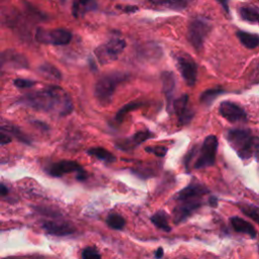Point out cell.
Listing matches in <instances>:
<instances>
[{
	"label": "cell",
	"mask_w": 259,
	"mask_h": 259,
	"mask_svg": "<svg viewBox=\"0 0 259 259\" xmlns=\"http://www.w3.org/2000/svg\"><path fill=\"white\" fill-rule=\"evenodd\" d=\"M18 103L44 112L66 116L73 110L69 94L60 86L50 85L40 90L27 93L19 98Z\"/></svg>",
	"instance_id": "cell-1"
},
{
	"label": "cell",
	"mask_w": 259,
	"mask_h": 259,
	"mask_svg": "<svg viewBox=\"0 0 259 259\" xmlns=\"http://www.w3.org/2000/svg\"><path fill=\"white\" fill-rule=\"evenodd\" d=\"M227 140L242 160L249 159L259 150V138L248 128H233L227 133Z\"/></svg>",
	"instance_id": "cell-2"
},
{
	"label": "cell",
	"mask_w": 259,
	"mask_h": 259,
	"mask_svg": "<svg viewBox=\"0 0 259 259\" xmlns=\"http://www.w3.org/2000/svg\"><path fill=\"white\" fill-rule=\"evenodd\" d=\"M128 75L123 72L113 71L103 74L95 83L94 96L97 101L103 105H108L113 97L114 91L118 84L125 81Z\"/></svg>",
	"instance_id": "cell-3"
},
{
	"label": "cell",
	"mask_w": 259,
	"mask_h": 259,
	"mask_svg": "<svg viewBox=\"0 0 259 259\" xmlns=\"http://www.w3.org/2000/svg\"><path fill=\"white\" fill-rule=\"evenodd\" d=\"M210 28L211 26L209 22L204 18L196 17L189 22L186 36L196 51H199L203 47V42L210 31Z\"/></svg>",
	"instance_id": "cell-4"
},
{
	"label": "cell",
	"mask_w": 259,
	"mask_h": 259,
	"mask_svg": "<svg viewBox=\"0 0 259 259\" xmlns=\"http://www.w3.org/2000/svg\"><path fill=\"white\" fill-rule=\"evenodd\" d=\"M126 44L121 38H111L110 40L98 46L94 54L97 61L101 65L111 63L117 59L119 54L124 50Z\"/></svg>",
	"instance_id": "cell-5"
},
{
	"label": "cell",
	"mask_w": 259,
	"mask_h": 259,
	"mask_svg": "<svg viewBox=\"0 0 259 259\" xmlns=\"http://www.w3.org/2000/svg\"><path fill=\"white\" fill-rule=\"evenodd\" d=\"M35 39L41 44L65 46L72 39V33L65 28L46 29L38 27L35 31Z\"/></svg>",
	"instance_id": "cell-6"
},
{
	"label": "cell",
	"mask_w": 259,
	"mask_h": 259,
	"mask_svg": "<svg viewBox=\"0 0 259 259\" xmlns=\"http://www.w3.org/2000/svg\"><path fill=\"white\" fill-rule=\"evenodd\" d=\"M174 61L181 77L188 86H194L197 78V66L190 55L186 53H176Z\"/></svg>",
	"instance_id": "cell-7"
},
{
	"label": "cell",
	"mask_w": 259,
	"mask_h": 259,
	"mask_svg": "<svg viewBox=\"0 0 259 259\" xmlns=\"http://www.w3.org/2000/svg\"><path fill=\"white\" fill-rule=\"evenodd\" d=\"M218 150V139L215 136H208L204 139L197 156L196 161L193 164V168L200 169L212 166L215 162V155Z\"/></svg>",
	"instance_id": "cell-8"
},
{
	"label": "cell",
	"mask_w": 259,
	"mask_h": 259,
	"mask_svg": "<svg viewBox=\"0 0 259 259\" xmlns=\"http://www.w3.org/2000/svg\"><path fill=\"white\" fill-rule=\"evenodd\" d=\"M73 172L77 173V179L80 181H83L87 178L86 171L82 168L81 165H79L75 161L63 160V161L52 164L48 169V173L54 177H61L64 174L73 173Z\"/></svg>",
	"instance_id": "cell-9"
},
{
	"label": "cell",
	"mask_w": 259,
	"mask_h": 259,
	"mask_svg": "<svg viewBox=\"0 0 259 259\" xmlns=\"http://www.w3.org/2000/svg\"><path fill=\"white\" fill-rule=\"evenodd\" d=\"M219 112L230 122H244L247 120L246 111L233 101H223L220 104Z\"/></svg>",
	"instance_id": "cell-10"
},
{
	"label": "cell",
	"mask_w": 259,
	"mask_h": 259,
	"mask_svg": "<svg viewBox=\"0 0 259 259\" xmlns=\"http://www.w3.org/2000/svg\"><path fill=\"white\" fill-rule=\"evenodd\" d=\"M161 80H162V88H163V93L166 98V103H167V110L168 112L173 111V97H174V92H175V87H176V78L172 72L169 71H164L161 74Z\"/></svg>",
	"instance_id": "cell-11"
},
{
	"label": "cell",
	"mask_w": 259,
	"mask_h": 259,
	"mask_svg": "<svg viewBox=\"0 0 259 259\" xmlns=\"http://www.w3.org/2000/svg\"><path fill=\"white\" fill-rule=\"evenodd\" d=\"M1 66L8 69H24L28 67V62L23 55L13 50H6L1 55Z\"/></svg>",
	"instance_id": "cell-12"
},
{
	"label": "cell",
	"mask_w": 259,
	"mask_h": 259,
	"mask_svg": "<svg viewBox=\"0 0 259 259\" xmlns=\"http://www.w3.org/2000/svg\"><path fill=\"white\" fill-rule=\"evenodd\" d=\"M173 110L178 116L179 124H187L193 116L192 110L188 106V95L182 94L173 103Z\"/></svg>",
	"instance_id": "cell-13"
},
{
	"label": "cell",
	"mask_w": 259,
	"mask_h": 259,
	"mask_svg": "<svg viewBox=\"0 0 259 259\" xmlns=\"http://www.w3.org/2000/svg\"><path fill=\"white\" fill-rule=\"evenodd\" d=\"M208 190L206 187L201 185L200 183L197 182H192L189 185H187L185 188H183L181 191H179L175 199L180 200V201H186V200H195L201 197L202 195L206 194Z\"/></svg>",
	"instance_id": "cell-14"
},
{
	"label": "cell",
	"mask_w": 259,
	"mask_h": 259,
	"mask_svg": "<svg viewBox=\"0 0 259 259\" xmlns=\"http://www.w3.org/2000/svg\"><path fill=\"white\" fill-rule=\"evenodd\" d=\"M41 228L53 236H68L75 232L74 226L67 222H53L47 221L41 224Z\"/></svg>",
	"instance_id": "cell-15"
},
{
	"label": "cell",
	"mask_w": 259,
	"mask_h": 259,
	"mask_svg": "<svg viewBox=\"0 0 259 259\" xmlns=\"http://www.w3.org/2000/svg\"><path fill=\"white\" fill-rule=\"evenodd\" d=\"M201 202L197 199L195 200H186L183 201L181 205H177L173 211V219L176 224L186 220L194 210L200 207Z\"/></svg>",
	"instance_id": "cell-16"
},
{
	"label": "cell",
	"mask_w": 259,
	"mask_h": 259,
	"mask_svg": "<svg viewBox=\"0 0 259 259\" xmlns=\"http://www.w3.org/2000/svg\"><path fill=\"white\" fill-rule=\"evenodd\" d=\"M230 223H231L232 228L236 232L246 234V235L250 236L251 238H256L257 237V231L254 228V226L251 223L243 220L242 218L232 217L230 219Z\"/></svg>",
	"instance_id": "cell-17"
},
{
	"label": "cell",
	"mask_w": 259,
	"mask_h": 259,
	"mask_svg": "<svg viewBox=\"0 0 259 259\" xmlns=\"http://www.w3.org/2000/svg\"><path fill=\"white\" fill-rule=\"evenodd\" d=\"M149 1L153 6L178 11L188 7L193 0H149Z\"/></svg>",
	"instance_id": "cell-18"
},
{
	"label": "cell",
	"mask_w": 259,
	"mask_h": 259,
	"mask_svg": "<svg viewBox=\"0 0 259 259\" xmlns=\"http://www.w3.org/2000/svg\"><path fill=\"white\" fill-rule=\"evenodd\" d=\"M153 135L150 132H148V131H141V132L136 133L133 138L119 142L118 144H116V146L118 148H120V149L122 148V149H125V150H130V149H133L136 146L140 145L141 143L145 142L146 140H148Z\"/></svg>",
	"instance_id": "cell-19"
},
{
	"label": "cell",
	"mask_w": 259,
	"mask_h": 259,
	"mask_svg": "<svg viewBox=\"0 0 259 259\" xmlns=\"http://www.w3.org/2000/svg\"><path fill=\"white\" fill-rule=\"evenodd\" d=\"M238 12L242 19L249 22L259 23V7L253 5H244L239 8Z\"/></svg>",
	"instance_id": "cell-20"
},
{
	"label": "cell",
	"mask_w": 259,
	"mask_h": 259,
	"mask_svg": "<svg viewBox=\"0 0 259 259\" xmlns=\"http://www.w3.org/2000/svg\"><path fill=\"white\" fill-rule=\"evenodd\" d=\"M237 36L241 44L248 49H255L259 46V34L238 30Z\"/></svg>",
	"instance_id": "cell-21"
},
{
	"label": "cell",
	"mask_w": 259,
	"mask_h": 259,
	"mask_svg": "<svg viewBox=\"0 0 259 259\" xmlns=\"http://www.w3.org/2000/svg\"><path fill=\"white\" fill-rule=\"evenodd\" d=\"M87 154L97 158L98 160L103 161L106 164H110L115 161V156L112 153H110L108 150L101 147L90 148L87 150Z\"/></svg>",
	"instance_id": "cell-22"
},
{
	"label": "cell",
	"mask_w": 259,
	"mask_h": 259,
	"mask_svg": "<svg viewBox=\"0 0 259 259\" xmlns=\"http://www.w3.org/2000/svg\"><path fill=\"white\" fill-rule=\"evenodd\" d=\"M152 223L160 230L165 232H170L171 227L168 224V215L164 210H159L155 212L151 218Z\"/></svg>",
	"instance_id": "cell-23"
},
{
	"label": "cell",
	"mask_w": 259,
	"mask_h": 259,
	"mask_svg": "<svg viewBox=\"0 0 259 259\" xmlns=\"http://www.w3.org/2000/svg\"><path fill=\"white\" fill-rule=\"evenodd\" d=\"M238 207L240 210L253 221L259 224V207L251 204V203H246V202H240L238 203Z\"/></svg>",
	"instance_id": "cell-24"
},
{
	"label": "cell",
	"mask_w": 259,
	"mask_h": 259,
	"mask_svg": "<svg viewBox=\"0 0 259 259\" xmlns=\"http://www.w3.org/2000/svg\"><path fill=\"white\" fill-rule=\"evenodd\" d=\"M106 224L114 230H122L125 226V220L123 219V217H121L120 214L116 213V212H110L106 219H105Z\"/></svg>",
	"instance_id": "cell-25"
},
{
	"label": "cell",
	"mask_w": 259,
	"mask_h": 259,
	"mask_svg": "<svg viewBox=\"0 0 259 259\" xmlns=\"http://www.w3.org/2000/svg\"><path fill=\"white\" fill-rule=\"evenodd\" d=\"M38 71L40 72L41 75L48 77V78H51V79H54V80H61L62 79V74L61 72L55 67L53 66L52 64H42L39 66L38 68Z\"/></svg>",
	"instance_id": "cell-26"
},
{
	"label": "cell",
	"mask_w": 259,
	"mask_h": 259,
	"mask_svg": "<svg viewBox=\"0 0 259 259\" xmlns=\"http://www.w3.org/2000/svg\"><path fill=\"white\" fill-rule=\"evenodd\" d=\"M93 0H74L73 3V14L77 17L80 14L83 15L86 13L88 10H90L93 5H92Z\"/></svg>",
	"instance_id": "cell-27"
},
{
	"label": "cell",
	"mask_w": 259,
	"mask_h": 259,
	"mask_svg": "<svg viewBox=\"0 0 259 259\" xmlns=\"http://www.w3.org/2000/svg\"><path fill=\"white\" fill-rule=\"evenodd\" d=\"M225 91L222 88H211V89H207L205 91H203L200 95V102L205 104V105H209L219 95H221L222 93H224Z\"/></svg>",
	"instance_id": "cell-28"
},
{
	"label": "cell",
	"mask_w": 259,
	"mask_h": 259,
	"mask_svg": "<svg viewBox=\"0 0 259 259\" xmlns=\"http://www.w3.org/2000/svg\"><path fill=\"white\" fill-rule=\"evenodd\" d=\"M1 130L2 131H6L8 133H11L12 135H14L18 140H20L22 143H25V144H29V139L26 138V136L19 131V128L15 125H12V124H2L1 125Z\"/></svg>",
	"instance_id": "cell-29"
},
{
	"label": "cell",
	"mask_w": 259,
	"mask_h": 259,
	"mask_svg": "<svg viewBox=\"0 0 259 259\" xmlns=\"http://www.w3.org/2000/svg\"><path fill=\"white\" fill-rule=\"evenodd\" d=\"M82 259H101V255L94 247H86L81 252Z\"/></svg>",
	"instance_id": "cell-30"
},
{
	"label": "cell",
	"mask_w": 259,
	"mask_h": 259,
	"mask_svg": "<svg viewBox=\"0 0 259 259\" xmlns=\"http://www.w3.org/2000/svg\"><path fill=\"white\" fill-rule=\"evenodd\" d=\"M139 106H141V103H139V102H131V103H128V104H125V105H124L123 107H121V108L119 109V111L116 113L115 119L118 120V121H120V120L123 118V116H124L128 111H131V110H133V109H136V108L139 107Z\"/></svg>",
	"instance_id": "cell-31"
},
{
	"label": "cell",
	"mask_w": 259,
	"mask_h": 259,
	"mask_svg": "<svg viewBox=\"0 0 259 259\" xmlns=\"http://www.w3.org/2000/svg\"><path fill=\"white\" fill-rule=\"evenodd\" d=\"M145 150L146 152L152 153L157 157H164L167 153V149L162 146H149V147H146Z\"/></svg>",
	"instance_id": "cell-32"
},
{
	"label": "cell",
	"mask_w": 259,
	"mask_h": 259,
	"mask_svg": "<svg viewBox=\"0 0 259 259\" xmlns=\"http://www.w3.org/2000/svg\"><path fill=\"white\" fill-rule=\"evenodd\" d=\"M13 84L17 87V88H21V89H25V88H30L33 85H35V81L33 80H28V79H22V78H17L13 81Z\"/></svg>",
	"instance_id": "cell-33"
},
{
	"label": "cell",
	"mask_w": 259,
	"mask_h": 259,
	"mask_svg": "<svg viewBox=\"0 0 259 259\" xmlns=\"http://www.w3.org/2000/svg\"><path fill=\"white\" fill-rule=\"evenodd\" d=\"M10 142H11V138L8 135L4 134L3 131H2V133L0 134V143H1V145H5V144H8Z\"/></svg>",
	"instance_id": "cell-34"
},
{
	"label": "cell",
	"mask_w": 259,
	"mask_h": 259,
	"mask_svg": "<svg viewBox=\"0 0 259 259\" xmlns=\"http://www.w3.org/2000/svg\"><path fill=\"white\" fill-rule=\"evenodd\" d=\"M163 253H164V250L160 247V248H158V249L156 250V252H155V257H156L157 259H160V258L163 257Z\"/></svg>",
	"instance_id": "cell-35"
},
{
	"label": "cell",
	"mask_w": 259,
	"mask_h": 259,
	"mask_svg": "<svg viewBox=\"0 0 259 259\" xmlns=\"http://www.w3.org/2000/svg\"><path fill=\"white\" fill-rule=\"evenodd\" d=\"M220 3H221V5L224 7V9L227 11V12H229V0H218Z\"/></svg>",
	"instance_id": "cell-36"
},
{
	"label": "cell",
	"mask_w": 259,
	"mask_h": 259,
	"mask_svg": "<svg viewBox=\"0 0 259 259\" xmlns=\"http://www.w3.org/2000/svg\"><path fill=\"white\" fill-rule=\"evenodd\" d=\"M0 193L2 196L6 195L8 193V189L6 188V186L3 183H1V185H0Z\"/></svg>",
	"instance_id": "cell-37"
},
{
	"label": "cell",
	"mask_w": 259,
	"mask_h": 259,
	"mask_svg": "<svg viewBox=\"0 0 259 259\" xmlns=\"http://www.w3.org/2000/svg\"><path fill=\"white\" fill-rule=\"evenodd\" d=\"M209 204H210L212 207H215L217 204H218L217 198H215V197H210V198H209Z\"/></svg>",
	"instance_id": "cell-38"
},
{
	"label": "cell",
	"mask_w": 259,
	"mask_h": 259,
	"mask_svg": "<svg viewBox=\"0 0 259 259\" xmlns=\"http://www.w3.org/2000/svg\"><path fill=\"white\" fill-rule=\"evenodd\" d=\"M3 259H23V257H21V256H9V257H5Z\"/></svg>",
	"instance_id": "cell-39"
},
{
	"label": "cell",
	"mask_w": 259,
	"mask_h": 259,
	"mask_svg": "<svg viewBox=\"0 0 259 259\" xmlns=\"http://www.w3.org/2000/svg\"><path fill=\"white\" fill-rule=\"evenodd\" d=\"M32 259H42L41 257H34V258H32Z\"/></svg>",
	"instance_id": "cell-40"
},
{
	"label": "cell",
	"mask_w": 259,
	"mask_h": 259,
	"mask_svg": "<svg viewBox=\"0 0 259 259\" xmlns=\"http://www.w3.org/2000/svg\"><path fill=\"white\" fill-rule=\"evenodd\" d=\"M258 250H259V244H258Z\"/></svg>",
	"instance_id": "cell-41"
}]
</instances>
